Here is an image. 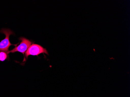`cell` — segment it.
Wrapping results in <instances>:
<instances>
[{
  "instance_id": "cell-1",
  "label": "cell",
  "mask_w": 130,
  "mask_h": 97,
  "mask_svg": "<svg viewBox=\"0 0 130 97\" xmlns=\"http://www.w3.org/2000/svg\"><path fill=\"white\" fill-rule=\"evenodd\" d=\"M0 32L4 33L5 35V38L0 42V52L4 51L8 52V49L11 46H17L19 43L17 44H13L10 43L9 41V36L10 35L13 34V32L10 29H3L0 31Z\"/></svg>"
},
{
  "instance_id": "cell-2",
  "label": "cell",
  "mask_w": 130,
  "mask_h": 97,
  "mask_svg": "<svg viewBox=\"0 0 130 97\" xmlns=\"http://www.w3.org/2000/svg\"><path fill=\"white\" fill-rule=\"evenodd\" d=\"M41 54H46L48 55V53L46 48L38 44H33L28 48L25 53V57L27 59L30 55L38 56Z\"/></svg>"
},
{
  "instance_id": "cell-3",
  "label": "cell",
  "mask_w": 130,
  "mask_h": 97,
  "mask_svg": "<svg viewBox=\"0 0 130 97\" xmlns=\"http://www.w3.org/2000/svg\"><path fill=\"white\" fill-rule=\"evenodd\" d=\"M19 40L21 41L20 44L18 46L16 47L12 50L9 51L7 54H8L10 52L14 53L16 52H21L24 55L25 53L27 50L32 44V42L31 41L26 39V38L23 37H21L19 38Z\"/></svg>"
},
{
  "instance_id": "cell-4",
  "label": "cell",
  "mask_w": 130,
  "mask_h": 97,
  "mask_svg": "<svg viewBox=\"0 0 130 97\" xmlns=\"http://www.w3.org/2000/svg\"><path fill=\"white\" fill-rule=\"evenodd\" d=\"M7 59L9 60L8 54L7 52L4 51L0 52V61L4 62Z\"/></svg>"
}]
</instances>
